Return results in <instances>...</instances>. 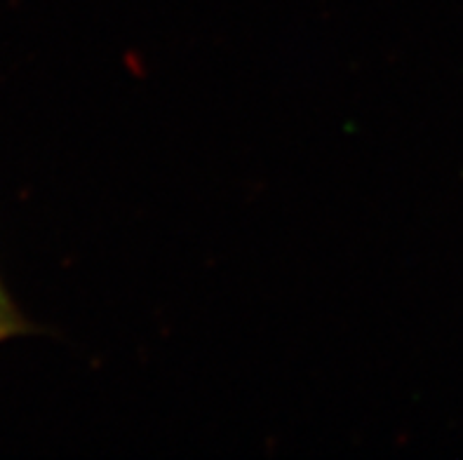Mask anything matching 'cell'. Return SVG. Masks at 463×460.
I'll return each mask as SVG.
<instances>
[{
    "instance_id": "6da1fadb",
    "label": "cell",
    "mask_w": 463,
    "mask_h": 460,
    "mask_svg": "<svg viewBox=\"0 0 463 460\" xmlns=\"http://www.w3.org/2000/svg\"><path fill=\"white\" fill-rule=\"evenodd\" d=\"M24 332H29V324H26V320L17 310V305L12 304L10 294H7V289L0 282V341Z\"/></svg>"
}]
</instances>
